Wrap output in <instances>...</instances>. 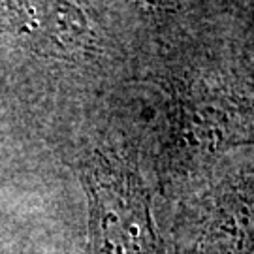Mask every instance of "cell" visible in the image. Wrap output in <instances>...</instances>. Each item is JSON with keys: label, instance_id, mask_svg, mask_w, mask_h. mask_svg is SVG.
<instances>
[{"label": "cell", "instance_id": "6da1fadb", "mask_svg": "<svg viewBox=\"0 0 254 254\" xmlns=\"http://www.w3.org/2000/svg\"><path fill=\"white\" fill-rule=\"evenodd\" d=\"M79 175L89 200L91 254H164L149 194L134 168L96 151Z\"/></svg>", "mask_w": 254, "mask_h": 254}, {"label": "cell", "instance_id": "7a4b0ae2", "mask_svg": "<svg viewBox=\"0 0 254 254\" xmlns=\"http://www.w3.org/2000/svg\"><path fill=\"white\" fill-rule=\"evenodd\" d=\"M9 32L28 51L75 63L94 49V30L75 0H0Z\"/></svg>", "mask_w": 254, "mask_h": 254}, {"label": "cell", "instance_id": "3957f363", "mask_svg": "<svg viewBox=\"0 0 254 254\" xmlns=\"http://www.w3.org/2000/svg\"><path fill=\"white\" fill-rule=\"evenodd\" d=\"M254 253V177L224 185L213 200L196 254Z\"/></svg>", "mask_w": 254, "mask_h": 254}, {"label": "cell", "instance_id": "277c9868", "mask_svg": "<svg viewBox=\"0 0 254 254\" xmlns=\"http://www.w3.org/2000/svg\"><path fill=\"white\" fill-rule=\"evenodd\" d=\"M149 6H154V8H179L183 2L187 0H141Z\"/></svg>", "mask_w": 254, "mask_h": 254}]
</instances>
